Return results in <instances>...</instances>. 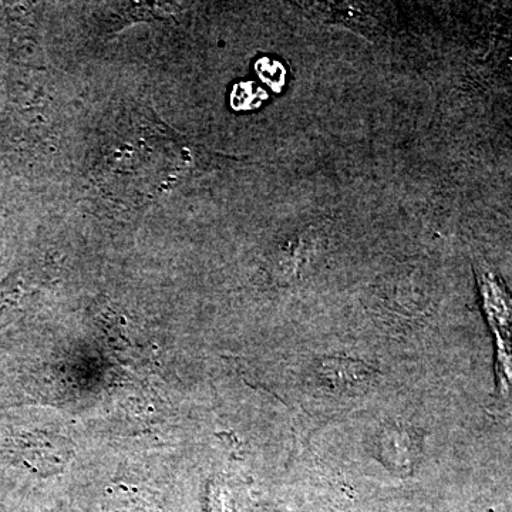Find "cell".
I'll return each instance as SVG.
<instances>
[{"label":"cell","mask_w":512,"mask_h":512,"mask_svg":"<svg viewBox=\"0 0 512 512\" xmlns=\"http://www.w3.org/2000/svg\"><path fill=\"white\" fill-rule=\"evenodd\" d=\"M485 311L494 328H508L512 323V301L494 276L483 278Z\"/></svg>","instance_id":"obj_1"},{"label":"cell","mask_w":512,"mask_h":512,"mask_svg":"<svg viewBox=\"0 0 512 512\" xmlns=\"http://www.w3.org/2000/svg\"><path fill=\"white\" fill-rule=\"evenodd\" d=\"M498 336V375L503 390L512 389V339L510 336Z\"/></svg>","instance_id":"obj_2"}]
</instances>
